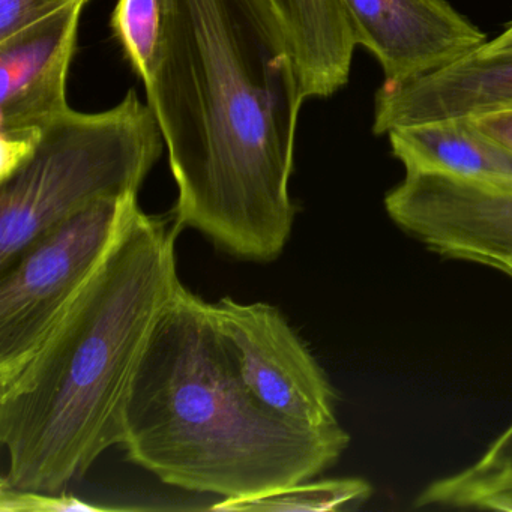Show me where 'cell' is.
<instances>
[{
	"label": "cell",
	"instance_id": "1",
	"mask_svg": "<svg viewBox=\"0 0 512 512\" xmlns=\"http://www.w3.org/2000/svg\"><path fill=\"white\" fill-rule=\"evenodd\" d=\"M160 43L145 82L178 196L176 230L227 256L283 254L305 101L295 52L272 0H161Z\"/></svg>",
	"mask_w": 512,
	"mask_h": 512
},
{
	"label": "cell",
	"instance_id": "2",
	"mask_svg": "<svg viewBox=\"0 0 512 512\" xmlns=\"http://www.w3.org/2000/svg\"><path fill=\"white\" fill-rule=\"evenodd\" d=\"M175 224L137 205L43 343L0 383L2 481L62 493L121 445L125 398L179 284Z\"/></svg>",
	"mask_w": 512,
	"mask_h": 512
},
{
	"label": "cell",
	"instance_id": "3",
	"mask_svg": "<svg viewBox=\"0 0 512 512\" xmlns=\"http://www.w3.org/2000/svg\"><path fill=\"white\" fill-rule=\"evenodd\" d=\"M349 442L340 424H299L254 397L211 302L179 281L125 398L131 463L181 490L242 499L310 481Z\"/></svg>",
	"mask_w": 512,
	"mask_h": 512
},
{
	"label": "cell",
	"instance_id": "4",
	"mask_svg": "<svg viewBox=\"0 0 512 512\" xmlns=\"http://www.w3.org/2000/svg\"><path fill=\"white\" fill-rule=\"evenodd\" d=\"M151 107L130 89L98 113L70 109L0 181V272L55 224L104 199L139 196L164 149Z\"/></svg>",
	"mask_w": 512,
	"mask_h": 512
},
{
	"label": "cell",
	"instance_id": "5",
	"mask_svg": "<svg viewBox=\"0 0 512 512\" xmlns=\"http://www.w3.org/2000/svg\"><path fill=\"white\" fill-rule=\"evenodd\" d=\"M137 205V196L92 203L41 233L0 272V383L43 343Z\"/></svg>",
	"mask_w": 512,
	"mask_h": 512
},
{
	"label": "cell",
	"instance_id": "6",
	"mask_svg": "<svg viewBox=\"0 0 512 512\" xmlns=\"http://www.w3.org/2000/svg\"><path fill=\"white\" fill-rule=\"evenodd\" d=\"M85 5H68L0 40V181L31 157L44 128L71 109L68 71Z\"/></svg>",
	"mask_w": 512,
	"mask_h": 512
},
{
	"label": "cell",
	"instance_id": "7",
	"mask_svg": "<svg viewBox=\"0 0 512 512\" xmlns=\"http://www.w3.org/2000/svg\"><path fill=\"white\" fill-rule=\"evenodd\" d=\"M385 208L434 253L497 269L512 262V184L406 173Z\"/></svg>",
	"mask_w": 512,
	"mask_h": 512
},
{
	"label": "cell",
	"instance_id": "8",
	"mask_svg": "<svg viewBox=\"0 0 512 512\" xmlns=\"http://www.w3.org/2000/svg\"><path fill=\"white\" fill-rule=\"evenodd\" d=\"M211 308L235 347L242 376L254 397L299 424H340L334 389L325 371L280 308L268 302L245 304L232 296H224Z\"/></svg>",
	"mask_w": 512,
	"mask_h": 512
},
{
	"label": "cell",
	"instance_id": "9",
	"mask_svg": "<svg viewBox=\"0 0 512 512\" xmlns=\"http://www.w3.org/2000/svg\"><path fill=\"white\" fill-rule=\"evenodd\" d=\"M356 46L379 61L388 85L449 67L487 43L445 0H343Z\"/></svg>",
	"mask_w": 512,
	"mask_h": 512
},
{
	"label": "cell",
	"instance_id": "10",
	"mask_svg": "<svg viewBox=\"0 0 512 512\" xmlns=\"http://www.w3.org/2000/svg\"><path fill=\"white\" fill-rule=\"evenodd\" d=\"M512 107V47H479L442 70L403 85L383 83L374 104L373 133L440 119L469 118Z\"/></svg>",
	"mask_w": 512,
	"mask_h": 512
},
{
	"label": "cell",
	"instance_id": "11",
	"mask_svg": "<svg viewBox=\"0 0 512 512\" xmlns=\"http://www.w3.org/2000/svg\"><path fill=\"white\" fill-rule=\"evenodd\" d=\"M386 136L406 173L512 184V152L481 133L469 118L403 125Z\"/></svg>",
	"mask_w": 512,
	"mask_h": 512
},
{
	"label": "cell",
	"instance_id": "12",
	"mask_svg": "<svg viewBox=\"0 0 512 512\" xmlns=\"http://www.w3.org/2000/svg\"><path fill=\"white\" fill-rule=\"evenodd\" d=\"M295 52L305 100L328 98L349 82L355 37L343 0H272Z\"/></svg>",
	"mask_w": 512,
	"mask_h": 512
},
{
	"label": "cell",
	"instance_id": "13",
	"mask_svg": "<svg viewBox=\"0 0 512 512\" xmlns=\"http://www.w3.org/2000/svg\"><path fill=\"white\" fill-rule=\"evenodd\" d=\"M371 487L359 478L299 482L280 490L242 499H223L211 506L223 512H325L365 502Z\"/></svg>",
	"mask_w": 512,
	"mask_h": 512
},
{
	"label": "cell",
	"instance_id": "14",
	"mask_svg": "<svg viewBox=\"0 0 512 512\" xmlns=\"http://www.w3.org/2000/svg\"><path fill=\"white\" fill-rule=\"evenodd\" d=\"M161 0H118L112 14L113 34L128 64L145 83L151 76L161 35Z\"/></svg>",
	"mask_w": 512,
	"mask_h": 512
},
{
	"label": "cell",
	"instance_id": "15",
	"mask_svg": "<svg viewBox=\"0 0 512 512\" xmlns=\"http://www.w3.org/2000/svg\"><path fill=\"white\" fill-rule=\"evenodd\" d=\"M0 511L2 512H103L119 511L110 506L92 505L73 494L22 490L0 481Z\"/></svg>",
	"mask_w": 512,
	"mask_h": 512
},
{
	"label": "cell",
	"instance_id": "16",
	"mask_svg": "<svg viewBox=\"0 0 512 512\" xmlns=\"http://www.w3.org/2000/svg\"><path fill=\"white\" fill-rule=\"evenodd\" d=\"M89 0H0V40L11 37L31 23L38 22L73 4Z\"/></svg>",
	"mask_w": 512,
	"mask_h": 512
},
{
	"label": "cell",
	"instance_id": "17",
	"mask_svg": "<svg viewBox=\"0 0 512 512\" xmlns=\"http://www.w3.org/2000/svg\"><path fill=\"white\" fill-rule=\"evenodd\" d=\"M508 475H512V424L475 464L455 473L454 478L463 482H482Z\"/></svg>",
	"mask_w": 512,
	"mask_h": 512
},
{
	"label": "cell",
	"instance_id": "18",
	"mask_svg": "<svg viewBox=\"0 0 512 512\" xmlns=\"http://www.w3.org/2000/svg\"><path fill=\"white\" fill-rule=\"evenodd\" d=\"M469 119L481 133L512 152V107L479 113Z\"/></svg>",
	"mask_w": 512,
	"mask_h": 512
},
{
	"label": "cell",
	"instance_id": "19",
	"mask_svg": "<svg viewBox=\"0 0 512 512\" xmlns=\"http://www.w3.org/2000/svg\"><path fill=\"white\" fill-rule=\"evenodd\" d=\"M479 505L493 511L512 512V485L493 484L485 488L479 497Z\"/></svg>",
	"mask_w": 512,
	"mask_h": 512
},
{
	"label": "cell",
	"instance_id": "20",
	"mask_svg": "<svg viewBox=\"0 0 512 512\" xmlns=\"http://www.w3.org/2000/svg\"><path fill=\"white\" fill-rule=\"evenodd\" d=\"M490 484H511L512 475L502 476V478L490 479V481L482 482H461L455 479L454 476H448V478L440 479V481L431 484V493L434 496L440 497L445 494L454 493V491L467 490V488L481 487V485Z\"/></svg>",
	"mask_w": 512,
	"mask_h": 512
},
{
	"label": "cell",
	"instance_id": "21",
	"mask_svg": "<svg viewBox=\"0 0 512 512\" xmlns=\"http://www.w3.org/2000/svg\"><path fill=\"white\" fill-rule=\"evenodd\" d=\"M487 46L491 49H511L512 47V23L506 26L505 31L499 37L487 41Z\"/></svg>",
	"mask_w": 512,
	"mask_h": 512
},
{
	"label": "cell",
	"instance_id": "22",
	"mask_svg": "<svg viewBox=\"0 0 512 512\" xmlns=\"http://www.w3.org/2000/svg\"><path fill=\"white\" fill-rule=\"evenodd\" d=\"M497 269H499L500 272H503V274L512 277V262L503 263V265H500Z\"/></svg>",
	"mask_w": 512,
	"mask_h": 512
}]
</instances>
